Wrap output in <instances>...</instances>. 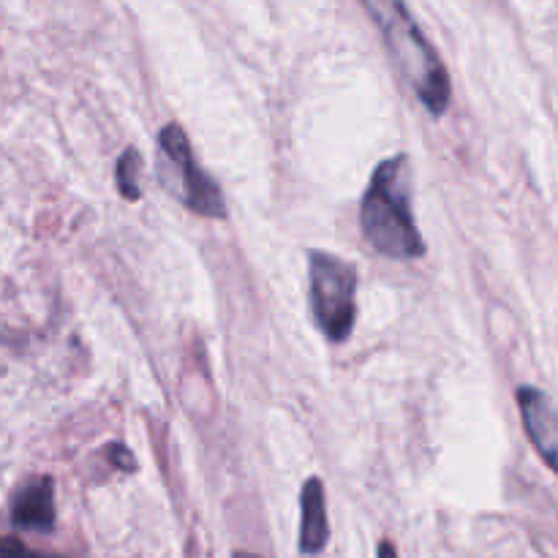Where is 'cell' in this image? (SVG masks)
I'll list each match as a JSON object with an SVG mask.
<instances>
[{"label": "cell", "mask_w": 558, "mask_h": 558, "mask_svg": "<svg viewBox=\"0 0 558 558\" xmlns=\"http://www.w3.org/2000/svg\"><path fill=\"white\" fill-rule=\"evenodd\" d=\"M360 3L379 27L392 65L407 80L414 96L434 118L445 114L452 101L450 74H447L439 52L430 47V41L414 22L407 0H360Z\"/></svg>", "instance_id": "1"}, {"label": "cell", "mask_w": 558, "mask_h": 558, "mask_svg": "<svg viewBox=\"0 0 558 558\" xmlns=\"http://www.w3.org/2000/svg\"><path fill=\"white\" fill-rule=\"evenodd\" d=\"M360 227L365 240L387 259H420L425 254L423 234L412 216V172L407 156H392L376 167L363 205Z\"/></svg>", "instance_id": "2"}, {"label": "cell", "mask_w": 558, "mask_h": 558, "mask_svg": "<svg viewBox=\"0 0 558 558\" xmlns=\"http://www.w3.org/2000/svg\"><path fill=\"white\" fill-rule=\"evenodd\" d=\"M308 298L316 327L330 343H343L357 319V270L325 251H311Z\"/></svg>", "instance_id": "3"}, {"label": "cell", "mask_w": 558, "mask_h": 558, "mask_svg": "<svg viewBox=\"0 0 558 558\" xmlns=\"http://www.w3.org/2000/svg\"><path fill=\"white\" fill-rule=\"evenodd\" d=\"M158 180L196 216H227V202H223L221 189H218L216 180L202 172L194 150H191L189 136L178 123L163 125L161 134H158Z\"/></svg>", "instance_id": "4"}, {"label": "cell", "mask_w": 558, "mask_h": 558, "mask_svg": "<svg viewBox=\"0 0 558 558\" xmlns=\"http://www.w3.org/2000/svg\"><path fill=\"white\" fill-rule=\"evenodd\" d=\"M518 409L529 441L543 458L545 466L558 477V412L550 398L532 385L518 387Z\"/></svg>", "instance_id": "5"}, {"label": "cell", "mask_w": 558, "mask_h": 558, "mask_svg": "<svg viewBox=\"0 0 558 558\" xmlns=\"http://www.w3.org/2000/svg\"><path fill=\"white\" fill-rule=\"evenodd\" d=\"M14 526L27 532H52L54 529V483L49 477H36L22 485L11 505Z\"/></svg>", "instance_id": "6"}, {"label": "cell", "mask_w": 558, "mask_h": 558, "mask_svg": "<svg viewBox=\"0 0 558 558\" xmlns=\"http://www.w3.org/2000/svg\"><path fill=\"white\" fill-rule=\"evenodd\" d=\"M300 510H303V523H300V550L305 556H316L330 543V523H327V501L322 480L311 477L300 490Z\"/></svg>", "instance_id": "7"}, {"label": "cell", "mask_w": 558, "mask_h": 558, "mask_svg": "<svg viewBox=\"0 0 558 558\" xmlns=\"http://www.w3.org/2000/svg\"><path fill=\"white\" fill-rule=\"evenodd\" d=\"M140 172H142V156L129 147V150L120 156L118 169H114V180H118L120 196L129 202H140L142 199V189H140Z\"/></svg>", "instance_id": "8"}, {"label": "cell", "mask_w": 558, "mask_h": 558, "mask_svg": "<svg viewBox=\"0 0 558 558\" xmlns=\"http://www.w3.org/2000/svg\"><path fill=\"white\" fill-rule=\"evenodd\" d=\"M0 558H60V556L38 554V550H31L16 537H0Z\"/></svg>", "instance_id": "9"}, {"label": "cell", "mask_w": 558, "mask_h": 558, "mask_svg": "<svg viewBox=\"0 0 558 558\" xmlns=\"http://www.w3.org/2000/svg\"><path fill=\"white\" fill-rule=\"evenodd\" d=\"M107 461L112 463V466H118L120 472H134V469H136L134 456H131L129 447H123V445H109L107 447Z\"/></svg>", "instance_id": "10"}, {"label": "cell", "mask_w": 558, "mask_h": 558, "mask_svg": "<svg viewBox=\"0 0 558 558\" xmlns=\"http://www.w3.org/2000/svg\"><path fill=\"white\" fill-rule=\"evenodd\" d=\"M379 558H398V550H396V545H392L390 539H385V543L379 545Z\"/></svg>", "instance_id": "11"}, {"label": "cell", "mask_w": 558, "mask_h": 558, "mask_svg": "<svg viewBox=\"0 0 558 558\" xmlns=\"http://www.w3.org/2000/svg\"><path fill=\"white\" fill-rule=\"evenodd\" d=\"M232 558H259V556H254V554H248V550H238V554H234Z\"/></svg>", "instance_id": "12"}]
</instances>
